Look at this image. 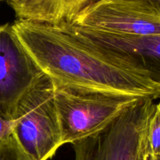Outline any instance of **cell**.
<instances>
[{
	"mask_svg": "<svg viewBox=\"0 0 160 160\" xmlns=\"http://www.w3.org/2000/svg\"><path fill=\"white\" fill-rule=\"evenodd\" d=\"M155 99H141L102 132L75 142L74 160H141L145 125Z\"/></svg>",
	"mask_w": 160,
	"mask_h": 160,
	"instance_id": "cell-4",
	"label": "cell"
},
{
	"mask_svg": "<svg viewBox=\"0 0 160 160\" xmlns=\"http://www.w3.org/2000/svg\"><path fill=\"white\" fill-rule=\"evenodd\" d=\"M0 2H1V0H0Z\"/></svg>",
	"mask_w": 160,
	"mask_h": 160,
	"instance_id": "cell-15",
	"label": "cell"
},
{
	"mask_svg": "<svg viewBox=\"0 0 160 160\" xmlns=\"http://www.w3.org/2000/svg\"><path fill=\"white\" fill-rule=\"evenodd\" d=\"M55 89L45 75L20 100L16 111L13 134L32 160L51 159L62 146Z\"/></svg>",
	"mask_w": 160,
	"mask_h": 160,
	"instance_id": "cell-3",
	"label": "cell"
},
{
	"mask_svg": "<svg viewBox=\"0 0 160 160\" xmlns=\"http://www.w3.org/2000/svg\"><path fill=\"white\" fill-rule=\"evenodd\" d=\"M98 0H17L9 5L19 20L52 25L72 23L85 8Z\"/></svg>",
	"mask_w": 160,
	"mask_h": 160,
	"instance_id": "cell-8",
	"label": "cell"
},
{
	"mask_svg": "<svg viewBox=\"0 0 160 160\" xmlns=\"http://www.w3.org/2000/svg\"><path fill=\"white\" fill-rule=\"evenodd\" d=\"M70 24L118 35H160V15L142 0H98Z\"/></svg>",
	"mask_w": 160,
	"mask_h": 160,
	"instance_id": "cell-5",
	"label": "cell"
},
{
	"mask_svg": "<svg viewBox=\"0 0 160 160\" xmlns=\"http://www.w3.org/2000/svg\"><path fill=\"white\" fill-rule=\"evenodd\" d=\"M141 99L143 98L76 92L56 86L55 102L62 145L102 132Z\"/></svg>",
	"mask_w": 160,
	"mask_h": 160,
	"instance_id": "cell-2",
	"label": "cell"
},
{
	"mask_svg": "<svg viewBox=\"0 0 160 160\" xmlns=\"http://www.w3.org/2000/svg\"><path fill=\"white\" fill-rule=\"evenodd\" d=\"M16 120L5 117L0 113V142L13 132Z\"/></svg>",
	"mask_w": 160,
	"mask_h": 160,
	"instance_id": "cell-11",
	"label": "cell"
},
{
	"mask_svg": "<svg viewBox=\"0 0 160 160\" xmlns=\"http://www.w3.org/2000/svg\"><path fill=\"white\" fill-rule=\"evenodd\" d=\"M61 25L79 38L128 60L160 87V35H118L90 31L70 23Z\"/></svg>",
	"mask_w": 160,
	"mask_h": 160,
	"instance_id": "cell-7",
	"label": "cell"
},
{
	"mask_svg": "<svg viewBox=\"0 0 160 160\" xmlns=\"http://www.w3.org/2000/svg\"><path fill=\"white\" fill-rule=\"evenodd\" d=\"M160 15V0H142Z\"/></svg>",
	"mask_w": 160,
	"mask_h": 160,
	"instance_id": "cell-12",
	"label": "cell"
},
{
	"mask_svg": "<svg viewBox=\"0 0 160 160\" xmlns=\"http://www.w3.org/2000/svg\"><path fill=\"white\" fill-rule=\"evenodd\" d=\"M2 1H6V2L8 3V5H10V4H12V2H14L17 1V0H1V2Z\"/></svg>",
	"mask_w": 160,
	"mask_h": 160,
	"instance_id": "cell-14",
	"label": "cell"
},
{
	"mask_svg": "<svg viewBox=\"0 0 160 160\" xmlns=\"http://www.w3.org/2000/svg\"><path fill=\"white\" fill-rule=\"evenodd\" d=\"M0 160H32L23 149L13 132L0 142Z\"/></svg>",
	"mask_w": 160,
	"mask_h": 160,
	"instance_id": "cell-10",
	"label": "cell"
},
{
	"mask_svg": "<svg viewBox=\"0 0 160 160\" xmlns=\"http://www.w3.org/2000/svg\"><path fill=\"white\" fill-rule=\"evenodd\" d=\"M44 76L12 24L0 25V113L13 120L20 100Z\"/></svg>",
	"mask_w": 160,
	"mask_h": 160,
	"instance_id": "cell-6",
	"label": "cell"
},
{
	"mask_svg": "<svg viewBox=\"0 0 160 160\" xmlns=\"http://www.w3.org/2000/svg\"><path fill=\"white\" fill-rule=\"evenodd\" d=\"M17 37L56 87L117 96L160 98V87L126 59L88 43L62 25L17 20Z\"/></svg>",
	"mask_w": 160,
	"mask_h": 160,
	"instance_id": "cell-1",
	"label": "cell"
},
{
	"mask_svg": "<svg viewBox=\"0 0 160 160\" xmlns=\"http://www.w3.org/2000/svg\"><path fill=\"white\" fill-rule=\"evenodd\" d=\"M142 154L160 156V101L155 103L145 125Z\"/></svg>",
	"mask_w": 160,
	"mask_h": 160,
	"instance_id": "cell-9",
	"label": "cell"
},
{
	"mask_svg": "<svg viewBox=\"0 0 160 160\" xmlns=\"http://www.w3.org/2000/svg\"><path fill=\"white\" fill-rule=\"evenodd\" d=\"M141 160H160V156H145L142 154Z\"/></svg>",
	"mask_w": 160,
	"mask_h": 160,
	"instance_id": "cell-13",
	"label": "cell"
}]
</instances>
